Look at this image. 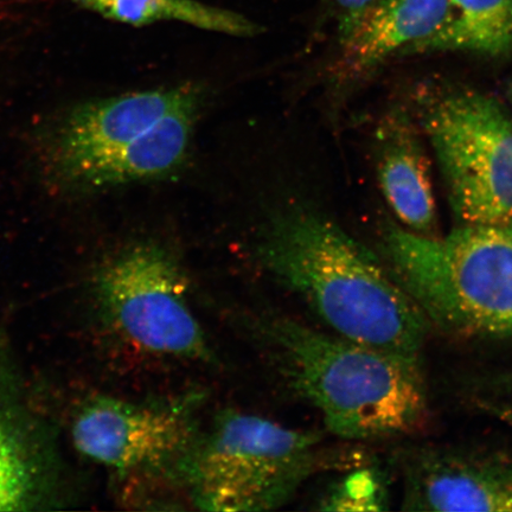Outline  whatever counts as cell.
Here are the masks:
<instances>
[{
	"label": "cell",
	"mask_w": 512,
	"mask_h": 512,
	"mask_svg": "<svg viewBox=\"0 0 512 512\" xmlns=\"http://www.w3.org/2000/svg\"><path fill=\"white\" fill-rule=\"evenodd\" d=\"M197 110V95L169 112L132 142L88 164L69 179L105 187L168 174L187 155Z\"/></svg>",
	"instance_id": "obj_12"
},
{
	"label": "cell",
	"mask_w": 512,
	"mask_h": 512,
	"mask_svg": "<svg viewBox=\"0 0 512 512\" xmlns=\"http://www.w3.org/2000/svg\"><path fill=\"white\" fill-rule=\"evenodd\" d=\"M384 249L428 323L458 338H512V221L463 224L446 238L393 226Z\"/></svg>",
	"instance_id": "obj_3"
},
{
	"label": "cell",
	"mask_w": 512,
	"mask_h": 512,
	"mask_svg": "<svg viewBox=\"0 0 512 512\" xmlns=\"http://www.w3.org/2000/svg\"><path fill=\"white\" fill-rule=\"evenodd\" d=\"M194 408L192 398L156 406L95 399L76 418L74 445L118 471L165 470L177 477L200 438Z\"/></svg>",
	"instance_id": "obj_7"
},
{
	"label": "cell",
	"mask_w": 512,
	"mask_h": 512,
	"mask_svg": "<svg viewBox=\"0 0 512 512\" xmlns=\"http://www.w3.org/2000/svg\"><path fill=\"white\" fill-rule=\"evenodd\" d=\"M379 0H332L338 12V30L341 41L347 37L366 12Z\"/></svg>",
	"instance_id": "obj_17"
},
{
	"label": "cell",
	"mask_w": 512,
	"mask_h": 512,
	"mask_svg": "<svg viewBox=\"0 0 512 512\" xmlns=\"http://www.w3.org/2000/svg\"><path fill=\"white\" fill-rule=\"evenodd\" d=\"M112 21L144 27L163 21H177L220 34L251 37L261 28L236 12L215 8L196 0H75Z\"/></svg>",
	"instance_id": "obj_14"
},
{
	"label": "cell",
	"mask_w": 512,
	"mask_h": 512,
	"mask_svg": "<svg viewBox=\"0 0 512 512\" xmlns=\"http://www.w3.org/2000/svg\"><path fill=\"white\" fill-rule=\"evenodd\" d=\"M256 254L332 334L419 358L430 328L424 313L335 222L309 209L287 210L267 224Z\"/></svg>",
	"instance_id": "obj_1"
},
{
	"label": "cell",
	"mask_w": 512,
	"mask_h": 512,
	"mask_svg": "<svg viewBox=\"0 0 512 512\" xmlns=\"http://www.w3.org/2000/svg\"><path fill=\"white\" fill-rule=\"evenodd\" d=\"M509 383L512 386V382ZM488 407L498 416V418L507 421L508 424L512 426V400L490 403Z\"/></svg>",
	"instance_id": "obj_18"
},
{
	"label": "cell",
	"mask_w": 512,
	"mask_h": 512,
	"mask_svg": "<svg viewBox=\"0 0 512 512\" xmlns=\"http://www.w3.org/2000/svg\"><path fill=\"white\" fill-rule=\"evenodd\" d=\"M509 99H510L511 104H512V86L509 89Z\"/></svg>",
	"instance_id": "obj_19"
},
{
	"label": "cell",
	"mask_w": 512,
	"mask_h": 512,
	"mask_svg": "<svg viewBox=\"0 0 512 512\" xmlns=\"http://www.w3.org/2000/svg\"><path fill=\"white\" fill-rule=\"evenodd\" d=\"M450 15V0H379L344 38L339 72L355 79L390 55L418 47L437 32Z\"/></svg>",
	"instance_id": "obj_10"
},
{
	"label": "cell",
	"mask_w": 512,
	"mask_h": 512,
	"mask_svg": "<svg viewBox=\"0 0 512 512\" xmlns=\"http://www.w3.org/2000/svg\"><path fill=\"white\" fill-rule=\"evenodd\" d=\"M320 434L262 416L224 411L200 435L177 478L204 511L253 512L283 507L329 462Z\"/></svg>",
	"instance_id": "obj_4"
},
{
	"label": "cell",
	"mask_w": 512,
	"mask_h": 512,
	"mask_svg": "<svg viewBox=\"0 0 512 512\" xmlns=\"http://www.w3.org/2000/svg\"><path fill=\"white\" fill-rule=\"evenodd\" d=\"M259 331L288 383L315 406L337 437L371 440L418 431L428 416L419 358L326 334L286 317Z\"/></svg>",
	"instance_id": "obj_2"
},
{
	"label": "cell",
	"mask_w": 512,
	"mask_h": 512,
	"mask_svg": "<svg viewBox=\"0 0 512 512\" xmlns=\"http://www.w3.org/2000/svg\"><path fill=\"white\" fill-rule=\"evenodd\" d=\"M379 181L382 194L409 232L434 238L437 204L430 163L407 115L394 113L379 132Z\"/></svg>",
	"instance_id": "obj_11"
},
{
	"label": "cell",
	"mask_w": 512,
	"mask_h": 512,
	"mask_svg": "<svg viewBox=\"0 0 512 512\" xmlns=\"http://www.w3.org/2000/svg\"><path fill=\"white\" fill-rule=\"evenodd\" d=\"M95 284L107 319L133 347L179 360L213 358L191 309L187 281L164 249H128L101 268Z\"/></svg>",
	"instance_id": "obj_6"
},
{
	"label": "cell",
	"mask_w": 512,
	"mask_h": 512,
	"mask_svg": "<svg viewBox=\"0 0 512 512\" xmlns=\"http://www.w3.org/2000/svg\"><path fill=\"white\" fill-rule=\"evenodd\" d=\"M430 139L463 224L512 221V115L490 95L458 89L428 102Z\"/></svg>",
	"instance_id": "obj_5"
},
{
	"label": "cell",
	"mask_w": 512,
	"mask_h": 512,
	"mask_svg": "<svg viewBox=\"0 0 512 512\" xmlns=\"http://www.w3.org/2000/svg\"><path fill=\"white\" fill-rule=\"evenodd\" d=\"M402 509L512 512V458L426 451L408 463Z\"/></svg>",
	"instance_id": "obj_8"
},
{
	"label": "cell",
	"mask_w": 512,
	"mask_h": 512,
	"mask_svg": "<svg viewBox=\"0 0 512 512\" xmlns=\"http://www.w3.org/2000/svg\"><path fill=\"white\" fill-rule=\"evenodd\" d=\"M30 486L23 454L16 440L0 425V511L25 509Z\"/></svg>",
	"instance_id": "obj_16"
},
{
	"label": "cell",
	"mask_w": 512,
	"mask_h": 512,
	"mask_svg": "<svg viewBox=\"0 0 512 512\" xmlns=\"http://www.w3.org/2000/svg\"><path fill=\"white\" fill-rule=\"evenodd\" d=\"M386 499L380 476L373 470L350 473L332 488L320 510L324 511H379L384 510Z\"/></svg>",
	"instance_id": "obj_15"
},
{
	"label": "cell",
	"mask_w": 512,
	"mask_h": 512,
	"mask_svg": "<svg viewBox=\"0 0 512 512\" xmlns=\"http://www.w3.org/2000/svg\"><path fill=\"white\" fill-rule=\"evenodd\" d=\"M421 51L512 54V0H450L443 27L411 53Z\"/></svg>",
	"instance_id": "obj_13"
},
{
	"label": "cell",
	"mask_w": 512,
	"mask_h": 512,
	"mask_svg": "<svg viewBox=\"0 0 512 512\" xmlns=\"http://www.w3.org/2000/svg\"><path fill=\"white\" fill-rule=\"evenodd\" d=\"M190 88L159 89L88 102L70 114L57 146V164L70 178L132 142L157 121L196 96Z\"/></svg>",
	"instance_id": "obj_9"
},
{
	"label": "cell",
	"mask_w": 512,
	"mask_h": 512,
	"mask_svg": "<svg viewBox=\"0 0 512 512\" xmlns=\"http://www.w3.org/2000/svg\"><path fill=\"white\" fill-rule=\"evenodd\" d=\"M510 380L512 381V377H511V379H510Z\"/></svg>",
	"instance_id": "obj_20"
}]
</instances>
